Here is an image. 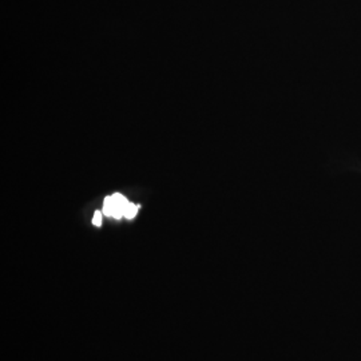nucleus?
Returning <instances> with one entry per match:
<instances>
[{"mask_svg": "<svg viewBox=\"0 0 361 361\" xmlns=\"http://www.w3.org/2000/svg\"><path fill=\"white\" fill-rule=\"evenodd\" d=\"M137 212H138V207L134 205V204H128V207H125V212H123V217L126 219H134L137 216Z\"/></svg>", "mask_w": 361, "mask_h": 361, "instance_id": "f257e3e1", "label": "nucleus"}, {"mask_svg": "<svg viewBox=\"0 0 361 361\" xmlns=\"http://www.w3.org/2000/svg\"><path fill=\"white\" fill-rule=\"evenodd\" d=\"M92 222H94V225H97V226H101V225H102V213H101V212H97V213L94 214Z\"/></svg>", "mask_w": 361, "mask_h": 361, "instance_id": "f03ea898", "label": "nucleus"}]
</instances>
